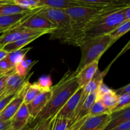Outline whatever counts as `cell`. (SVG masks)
Here are the masks:
<instances>
[{
	"mask_svg": "<svg viewBox=\"0 0 130 130\" xmlns=\"http://www.w3.org/2000/svg\"><path fill=\"white\" fill-rule=\"evenodd\" d=\"M79 88L75 71H67L59 82L52 86L49 101L37 116L29 122V127L34 128L41 122L55 116Z\"/></svg>",
	"mask_w": 130,
	"mask_h": 130,
	"instance_id": "1",
	"label": "cell"
},
{
	"mask_svg": "<svg viewBox=\"0 0 130 130\" xmlns=\"http://www.w3.org/2000/svg\"><path fill=\"white\" fill-rule=\"evenodd\" d=\"M129 4L109 5L102 13L90 22L83 32L84 37H98L107 35L119 24L126 20L124 8Z\"/></svg>",
	"mask_w": 130,
	"mask_h": 130,
	"instance_id": "2",
	"label": "cell"
},
{
	"mask_svg": "<svg viewBox=\"0 0 130 130\" xmlns=\"http://www.w3.org/2000/svg\"><path fill=\"white\" fill-rule=\"evenodd\" d=\"M107 6L90 7L78 6L65 9L71 20L72 32L68 44L77 46L79 42L84 38L83 32L89 23L102 13Z\"/></svg>",
	"mask_w": 130,
	"mask_h": 130,
	"instance_id": "3",
	"label": "cell"
},
{
	"mask_svg": "<svg viewBox=\"0 0 130 130\" xmlns=\"http://www.w3.org/2000/svg\"><path fill=\"white\" fill-rule=\"evenodd\" d=\"M115 43L109 34L98 37H84L77 46L81 51V58L75 71L77 75L79 71L96 60L100 59L104 53Z\"/></svg>",
	"mask_w": 130,
	"mask_h": 130,
	"instance_id": "4",
	"label": "cell"
},
{
	"mask_svg": "<svg viewBox=\"0 0 130 130\" xmlns=\"http://www.w3.org/2000/svg\"><path fill=\"white\" fill-rule=\"evenodd\" d=\"M39 13L48 19L56 27L55 30L50 34V39H58L62 43L68 44L72 32L71 20L65 10L44 7Z\"/></svg>",
	"mask_w": 130,
	"mask_h": 130,
	"instance_id": "5",
	"label": "cell"
},
{
	"mask_svg": "<svg viewBox=\"0 0 130 130\" xmlns=\"http://www.w3.org/2000/svg\"><path fill=\"white\" fill-rule=\"evenodd\" d=\"M51 32V30L27 29L20 25L15 28L8 29L2 33V35L0 36V48H2L7 44L21 39L36 35L43 36L46 34H50Z\"/></svg>",
	"mask_w": 130,
	"mask_h": 130,
	"instance_id": "6",
	"label": "cell"
},
{
	"mask_svg": "<svg viewBox=\"0 0 130 130\" xmlns=\"http://www.w3.org/2000/svg\"><path fill=\"white\" fill-rule=\"evenodd\" d=\"M29 81H27L21 89L18 91L11 101L8 103L6 107L0 113V121H10L12 117L15 115L22 104L24 103V99L28 88L30 86Z\"/></svg>",
	"mask_w": 130,
	"mask_h": 130,
	"instance_id": "7",
	"label": "cell"
},
{
	"mask_svg": "<svg viewBox=\"0 0 130 130\" xmlns=\"http://www.w3.org/2000/svg\"><path fill=\"white\" fill-rule=\"evenodd\" d=\"M44 7L43 6H40L22 13L6 15V16H0V29L7 30L8 29L16 27L21 25L28 18L40 11Z\"/></svg>",
	"mask_w": 130,
	"mask_h": 130,
	"instance_id": "8",
	"label": "cell"
},
{
	"mask_svg": "<svg viewBox=\"0 0 130 130\" xmlns=\"http://www.w3.org/2000/svg\"><path fill=\"white\" fill-rule=\"evenodd\" d=\"M21 25L27 29L51 30L52 32L56 29L55 26L45 17L40 14L39 11L28 18Z\"/></svg>",
	"mask_w": 130,
	"mask_h": 130,
	"instance_id": "9",
	"label": "cell"
},
{
	"mask_svg": "<svg viewBox=\"0 0 130 130\" xmlns=\"http://www.w3.org/2000/svg\"><path fill=\"white\" fill-rule=\"evenodd\" d=\"M110 114L88 116L77 130H103L110 121Z\"/></svg>",
	"mask_w": 130,
	"mask_h": 130,
	"instance_id": "10",
	"label": "cell"
},
{
	"mask_svg": "<svg viewBox=\"0 0 130 130\" xmlns=\"http://www.w3.org/2000/svg\"><path fill=\"white\" fill-rule=\"evenodd\" d=\"M32 74L33 72H30V73L29 72L27 76L25 77L19 76L15 72L11 74L6 81V85H5L3 91L4 96L17 93L22 88L24 84L27 81H29V78L31 77Z\"/></svg>",
	"mask_w": 130,
	"mask_h": 130,
	"instance_id": "11",
	"label": "cell"
},
{
	"mask_svg": "<svg viewBox=\"0 0 130 130\" xmlns=\"http://www.w3.org/2000/svg\"><path fill=\"white\" fill-rule=\"evenodd\" d=\"M52 95V89L50 91H43L36 97L31 102L27 104V107L30 116V120L37 116L38 114L45 107L50 99Z\"/></svg>",
	"mask_w": 130,
	"mask_h": 130,
	"instance_id": "12",
	"label": "cell"
},
{
	"mask_svg": "<svg viewBox=\"0 0 130 130\" xmlns=\"http://www.w3.org/2000/svg\"><path fill=\"white\" fill-rule=\"evenodd\" d=\"M83 90V87L79 88L77 91L67 100L62 109L58 111L57 115L69 120L72 117L74 112L77 108L82 95Z\"/></svg>",
	"mask_w": 130,
	"mask_h": 130,
	"instance_id": "13",
	"label": "cell"
},
{
	"mask_svg": "<svg viewBox=\"0 0 130 130\" xmlns=\"http://www.w3.org/2000/svg\"><path fill=\"white\" fill-rule=\"evenodd\" d=\"M107 71L108 69L104 70L103 72H100V71L98 70L97 72H96L95 76H94L92 78V79H91V81L85 86V87H83L82 95H81V99H80V100L79 102V104L78 105H77L76 109L79 108L82 105V104H83V102H85V100H86V97H87L88 95L89 94H90L91 93L96 91L99 85H100L102 83L104 82V78L105 77L106 74L107 73Z\"/></svg>",
	"mask_w": 130,
	"mask_h": 130,
	"instance_id": "14",
	"label": "cell"
},
{
	"mask_svg": "<svg viewBox=\"0 0 130 130\" xmlns=\"http://www.w3.org/2000/svg\"><path fill=\"white\" fill-rule=\"evenodd\" d=\"M30 120V116L29 114L27 105L23 103L15 115L12 117L10 121V129L12 130H19L29 123Z\"/></svg>",
	"mask_w": 130,
	"mask_h": 130,
	"instance_id": "15",
	"label": "cell"
},
{
	"mask_svg": "<svg viewBox=\"0 0 130 130\" xmlns=\"http://www.w3.org/2000/svg\"><path fill=\"white\" fill-rule=\"evenodd\" d=\"M100 60L98 59L92 63L84 67L81 71L76 75V79L79 87H85L93 77L96 72L99 70V62Z\"/></svg>",
	"mask_w": 130,
	"mask_h": 130,
	"instance_id": "16",
	"label": "cell"
},
{
	"mask_svg": "<svg viewBox=\"0 0 130 130\" xmlns=\"http://www.w3.org/2000/svg\"><path fill=\"white\" fill-rule=\"evenodd\" d=\"M127 121H130V107L110 113V121L103 130H110Z\"/></svg>",
	"mask_w": 130,
	"mask_h": 130,
	"instance_id": "17",
	"label": "cell"
},
{
	"mask_svg": "<svg viewBox=\"0 0 130 130\" xmlns=\"http://www.w3.org/2000/svg\"><path fill=\"white\" fill-rule=\"evenodd\" d=\"M39 6L63 10L74 6H85L74 0H39Z\"/></svg>",
	"mask_w": 130,
	"mask_h": 130,
	"instance_id": "18",
	"label": "cell"
},
{
	"mask_svg": "<svg viewBox=\"0 0 130 130\" xmlns=\"http://www.w3.org/2000/svg\"><path fill=\"white\" fill-rule=\"evenodd\" d=\"M85 6L90 7H104L108 5L118 3L129 4V0H74Z\"/></svg>",
	"mask_w": 130,
	"mask_h": 130,
	"instance_id": "19",
	"label": "cell"
},
{
	"mask_svg": "<svg viewBox=\"0 0 130 130\" xmlns=\"http://www.w3.org/2000/svg\"><path fill=\"white\" fill-rule=\"evenodd\" d=\"M41 36V35H36L33 36L29 37V38L21 39L20 40L16 41L13 42V43L7 44L5 46L3 47L2 48L4 50H5L9 53L10 52H13V51L22 49L25 46H26L27 44L32 43V42L34 41V40H36V39H38V38H39Z\"/></svg>",
	"mask_w": 130,
	"mask_h": 130,
	"instance_id": "20",
	"label": "cell"
},
{
	"mask_svg": "<svg viewBox=\"0 0 130 130\" xmlns=\"http://www.w3.org/2000/svg\"><path fill=\"white\" fill-rule=\"evenodd\" d=\"M38 60L32 61L31 60L24 58L21 62L18 63L15 67V72L19 76L25 77L29 73L34 65L38 63Z\"/></svg>",
	"mask_w": 130,
	"mask_h": 130,
	"instance_id": "21",
	"label": "cell"
},
{
	"mask_svg": "<svg viewBox=\"0 0 130 130\" xmlns=\"http://www.w3.org/2000/svg\"><path fill=\"white\" fill-rule=\"evenodd\" d=\"M31 49V47H29V48H23L22 49L18 50L13 51V52L8 53L7 58L10 60V62L15 67V66L21 62L25 58L26 54Z\"/></svg>",
	"mask_w": 130,
	"mask_h": 130,
	"instance_id": "22",
	"label": "cell"
},
{
	"mask_svg": "<svg viewBox=\"0 0 130 130\" xmlns=\"http://www.w3.org/2000/svg\"><path fill=\"white\" fill-rule=\"evenodd\" d=\"M29 10H27V9L23 8L17 6L14 4H7V5L0 6V16H6V15L19 14L26 12Z\"/></svg>",
	"mask_w": 130,
	"mask_h": 130,
	"instance_id": "23",
	"label": "cell"
},
{
	"mask_svg": "<svg viewBox=\"0 0 130 130\" xmlns=\"http://www.w3.org/2000/svg\"><path fill=\"white\" fill-rule=\"evenodd\" d=\"M68 126V119L56 115L51 120L48 130H67Z\"/></svg>",
	"mask_w": 130,
	"mask_h": 130,
	"instance_id": "24",
	"label": "cell"
},
{
	"mask_svg": "<svg viewBox=\"0 0 130 130\" xmlns=\"http://www.w3.org/2000/svg\"><path fill=\"white\" fill-rule=\"evenodd\" d=\"M130 29V20H126L119 24L112 32L109 34L113 41H116L121 37L128 32Z\"/></svg>",
	"mask_w": 130,
	"mask_h": 130,
	"instance_id": "25",
	"label": "cell"
},
{
	"mask_svg": "<svg viewBox=\"0 0 130 130\" xmlns=\"http://www.w3.org/2000/svg\"><path fill=\"white\" fill-rule=\"evenodd\" d=\"M98 101H100L105 107L109 109L111 112V110L116 106L118 102V95L115 93L114 90H112L111 92L102 96Z\"/></svg>",
	"mask_w": 130,
	"mask_h": 130,
	"instance_id": "26",
	"label": "cell"
},
{
	"mask_svg": "<svg viewBox=\"0 0 130 130\" xmlns=\"http://www.w3.org/2000/svg\"><path fill=\"white\" fill-rule=\"evenodd\" d=\"M42 92L43 91L37 86L35 82L34 83H30V86L28 88L26 93H25V97L24 99V103L26 105L29 104Z\"/></svg>",
	"mask_w": 130,
	"mask_h": 130,
	"instance_id": "27",
	"label": "cell"
},
{
	"mask_svg": "<svg viewBox=\"0 0 130 130\" xmlns=\"http://www.w3.org/2000/svg\"><path fill=\"white\" fill-rule=\"evenodd\" d=\"M128 107H130V94L118 95L116 105L113 108L110 113L119 111Z\"/></svg>",
	"mask_w": 130,
	"mask_h": 130,
	"instance_id": "28",
	"label": "cell"
},
{
	"mask_svg": "<svg viewBox=\"0 0 130 130\" xmlns=\"http://www.w3.org/2000/svg\"><path fill=\"white\" fill-rule=\"evenodd\" d=\"M35 83L43 91H50L53 86V82L50 76H41Z\"/></svg>",
	"mask_w": 130,
	"mask_h": 130,
	"instance_id": "29",
	"label": "cell"
},
{
	"mask_svg": "<svg viewBox=\"0 0 130 130\" xmlns=\"http://www.w3.org/2000/svg\"><path fill=\"white\" fill-rule=\"evenodd\" d=\"M103 114H110V110L105 107L100 101H95L90 109L88 116H93Z\"/></svg>",
	"mask_w": 130,
	"mask_h": 130,
	"instance_id": "30",
	"label": "cell"
},
{
	"mask_svg": "<svg viewBox=\"0 0 130 130\" xmlns=\"http://www.w3.org/2000/svg\"><path fill=\"white\" fill-rule=\"evenodd\" d=\"M14 5L27 10H32L40 7L39 0H13Z\"/></svg>",
	"mask_w": 130,
	"mask_h": 130,
	"instance_id": "31",
	"label": "cell"
},
{
	"mask_svg": "<svg viewBox=\"0 0 130 130\" xmlns=\"http://www.w3.org/2000/svg\"><path fill=\"white\" fill-rule=\"evenodd\" d=\"M14 69L15 66L10 62L7 57L0 61V76H2Z\"/></svg>",
	"mask_w": 130,
	"mask_h": 130,
	"instance_id": "32",
	"label": "cell"
},
{
	"mask_svg": "<svg viewBox=\"0 0 130 130\" xmlns=\"http://www.w3.org/2000/svg\"><path fill=\"white\" fill-rule=\"evenodd\" d=\"M113 90L110 89V88L108 87L106 85H105L104 82L102 83L100 85H99V88H98L97 90H96V101L100 100V98L102 96H104L105 94H107L111 92Z\"/></svg>",
	"mask_w": 130,
	"mask_h": 130,
	"instance_id": "33",
	"label": "cell"
},
{
	"mask_svg": "<svg viewBox=\"0 0 130 130\" xmlns=\"http://www.w3.org/2000/svg\"><path fill=\"white\" fill-rule=\"evenodd\" d=\"M16 93L11 94V95L4 96V94L3 93L2 95H0V113H1V112L3 110V109L6 107V105H7L8 104V103L11 101V99L15 96Z\"/></svg>",
	"mask_w": 130,
	"mask_h": 130,
	"instance_id": "34",
	"label": "cell"
},
{
	"mask_svg": "<svg viewBox=\"0 0 130 130\" xmlns=\"http://www.w3.org/2000/svg\"><path fill=\"white\" fill-rule=\"evenodd\" d=\"M13 72H15V69L0 76V94H2L3 93L6 81H7V79L8 78L9 76Z\"/></svg>",
	"mask_w": 130,
	"mask_h": 130,
	"instance_id": "35",
	"label": "cell"
},
{
	"mask_svg": "<svg viewBox=\"0 0 130 130\" xmlns=\"http://www.w3.org/2000/svg\"><path fill=\"white\" fill-rule=\"evenodd\" d=\"M53 118H50L48 119L43 121L41 122L39 124H37L36 126L34 127V128H31L30 130H48V126H49V124L50 123L51 120Z\"/></svg>",
	"mask_w": 130,
	"mask_h": 130,
	"instance_id": "36",
	"label": "cell"
},
{
	"mask_svg": "<svg viewBox=\"0 0 130 130\" xmlns=\"http://www.w3.org/2000/svg\"><path fill=\"white\" fill-rule=\"evenodd\" d=\"M114 91L118 96V95H124V94H130V84H128V85H126L123 87L117 89Z\"/></svg>",
	"mask_w": 130,
	"mask_h": 130,
	"instance_id": "37",
	"label": "cell"
},
{
	"mask_svg": "<svg viewBox=\"0 0 130 130\" xmlns=\"http://www.w3.org/2000/svg\"><path fill=\"white\" fill-rule=\"evenodd\" d=\"M110 130H130V121H127Z\"/></svg>",
	"mask_w": 130,
	"mask_h": 130,
	"instance_id": "38",
	"label": "cell"
},
{
	"mask_svg": "<svg viewBox=\"0 0 130 130\" xmlns=\"http://www.w3.org/2000/svg\"><path fill=\"white\" fill-rule=\"evenodd\" d=\"M11 125V121H0V130H7L10 128Z\"/></svg>",
	"mask_w": 130,
	"mask_h": 130,
	"instance_id": "39",
	"label": "cell"
},
{
	"mask_svg": "<svg viewBox=\"0 0 130 130\" xmlns=\"http://www.w3.org/2000/svg\"><path fill=\"white\" fill-rule=\"evenodd\" d=\"M8 55V53L7 52L4 50L3 48H0V61L6 58Z\"/></svg>",
	"mask_w": 130,
	"mask_h": 130,
	"instance_id": "40",
	"label": "cell"
},
{
	"mask_svg": "<svg viewBox=\"0 0 130 130\" xmlns=\"http://www.w3.org/2000/svg\"><path fill=\"white\" fill-rule=\"evenodd\" d=\"M7 4H13V0H0V6Z\"/></svg>",
	"mask_w": 130,
	"mask_h": 130,
	"instance_id": "41",
	"label": "cell"
},
{
	"mask_svg": "<svg viewBox=\"0 0 130 130\" xmlns=\"http://www.w3.org/2000/svg\"><path fill=\"white\" fill-rule=\"evenodd\" d=\"M31 129V128H30V127H29V124H27V125H25V126L24 127H23L22 128H21V129H19V130H30Z\"/></svg>",
	"mask_w": 130,
	"mask_h": 130,
	"instance_id": "42",
	"label": "cell"
},
{
	"mask_svg": "<svg viewBox=\"0 0 130 130\" xmlns=\"http://www.w3.org/2000/svg\"><path fill=\"white\" fill-rule=\"evenodd\" d=\"M5 31H6V30H5V29H0V34H1V33L4 32H5Z\"/></svg>",
	"mask_w": 130,
	"mask_h": 130,
	"instance_id": "43",
	"label": "cell"
},
{
	"mask_svg": "<svg viewBox=\"0 0 130 130\" xmlns=\"http://www.w3.org/2000/svg\"><path fill=\"white\" fill-rule=\"evenodd\" d=\"M7 130H12V129H10V128H9V129H8Z\"/></svg>",
	"mask_w": 130,
	"mask_h": 130,
	"instance_id": "44",
	"label": "cell"
},
{
	"mask_svg": "<svg viewBox=\"0 0 130 130\" xmlns=\"http://www.w3.org/2000/svg\"><path fill=\"white\" fill-rule=\"evenodd\" d=\"M67 130H72V129H68Z\"/></svg>",
	"mask_w": 130,
	"mask_h": 130,
	"instance_id": "45",
	"label": "cell"
},
{
	"mask_svg": "<svg viewBox=\"0 0 130 130\" xmlns=\"http://www.w3.org/2000/svg\"><path fill=\"white\" fill-rule=\"evenodd\" d=\"M2 95V94H0V95Z\"/></svg>",
	"mask_w": 130,
	"mask_h": 130,
	"instance_id": "46",
	"label": "cell"
},
{
	"mask_svg": "<svg viewBox=\"0 0 130 130\" xmlns=\"http://www.w3.org/2000/svg\"></svg>",
	"mask_w": 130,
	"mask_h": 130,
	"instance_id": "47",
	"label": "cell"
}]
</instances>
